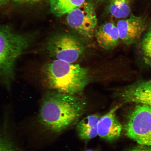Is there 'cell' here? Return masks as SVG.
Wrapping results in <instances>:
<instances>
[{
	"instance_id": "obj_1",
	"label": "cell",
	"mask_w": 151,
	"mask_h": 151,
	"mask_svg": "<svg viewBox=\"0 0 151 151\" xmlns=\"http://www.w3.org/2000/svg\"><path fill=\"white\" fill-rule=\"evenodd\" d=\"M86 107L84 100L76 96L50 92L41 104L37 122L44 131L60 134L77 124Z\"/></svg>"
},
{
	"instance_id": "obj_2",
	"label": "cell",
	"mask_w": 151,
	"mask_h": 151,
	"mask_svg": "<svg viewBox=\"0 0 151 151\" xmlns=\"http://www.w3.org/2000/svg\"><path fill=\"white\" fill-rule=\"evenodd\" d=\"M45 82L53 91L76 96L83 91L89 83V71L78 64L55 59L45 65Z\"/></svg>"
},
{
	"instance_id": "obj_3",
	"label": "cell",
	"mask_w": 151,
	"mask_h": 151,
	"mask_svg": "<svg viewBox=\"0 0 151 151\" xmlns=\"http://www.w3.org/2000/svg\"><path fill=\"white\" fill-rule=\"evenodd\" d=\"M31 38L0 26V73L12 76L17 59L31 43Z\"/></svg>"
},
{
	"instance_id": "obj_4",
	"label": "cell",
	"mask_w": 151,
	"mask_h": 151,
	"mask_svg": "<svg viewBox=\"0 0 151 151\" xmlns=\"http://www.w3.org/2000/svg\"><path fill=\"white\" fill-rule=\"evenodd\" d=\"M124 128L126 136L139 145L151 146V107L136 105L128 114Z\"/></svg>"
},
{
	"instance_id": "obj_5",
	"label": "cell",
	"mask_w": 151,
	"mask_h": 151,
	"mask_svg": "<svg viewBox=\"0 0 151 151\" xmlns=\"http://www.w3.org/2000/svg\"><path fill=\"white\" fill-rule=\"evenodd\" d=\"M47 50L55 59L74 63L84 53L85 47L75 36L68 33L52 37L47 45Z\"/></svg>"
},
{
	"instance_id": "obj_6",
	"label": "cell",
	"mask_w": 151,
	"mask_h": 151,
	"mask_svg": "<svg viewBox=\"0 0 151 151\" xmlns=\"http://www.w3.org/2000/svg\"><path fill=\"white\" fill-rule=\"evenodd\" d=\"M67 15L66 20L70 27L84 39L89 40L92 38L97 23L93 4L86 1Z\"/></svg>"
},
{
	"instance_id": "obj_7",
	"label": "cell",
	"mask_w": 151,
	"mask_h": 151,
	"mask_svg": "<svg viewBox=\"0 0 151 151\" xmlns=\"http://www.w3.org/2000/svg\"><path fill=\"white\" fill-rule=\"evenodd\" d=\"M118 96L125 103H134L151 107V80L137 81L123 88Z\"/></svg>"
},
{
	"instance_id": "obj_8",
	"label": "cell",
	"mask_w": 151,
	"mask_h": 151,
	"mask_svg": "<svg viewBox=\"0 0 151 151\" xmlns=\"http://www.w3.org/2000/svg\"><path fill=\"white\" fill-rule=\"evenodd\" d=\"M143 18L131 15L129 18L119 20L116 24L120 40L129 45L137 42L146 28Z\"/></svg>"
},
{
	"instance_id": "obj_9",
	"label": "cell",
	"mask_w": 151,
	"mask_h": 151,
	"mask_svg": "<svg viewBox=\"0 0 151 151\" xmlns=\"http://www.w3.org/2000/svg\"><path fill=\"white\" fill-rule=\"evenodd\" d=\"M121 106L116 105L100 116L98 124V135L104 140L113 142L119 138L122 126L117 117L116 112Z\"/></svg>"
},
{
	"instance_id": "obj_10",
	"label": "cell",
	"mask_w": 151,
	"mask_h": 151,
	"mask_svg": "<svg viewBox=\"0 0 151 151\" xmlns=\"http://www.w3.org/2000/svg\"><path fill=\"white\" fill-rule=\"evenodd\" d=\"M94 35L99 46L106 50H113L120 40L117 27L114 24L107 22L96 29Z\"/></svg>"
},
{
	"instance_id": "obj_11",
	"label": "cell",
	"mask_w": 151,
	"mask_h": 151,
	"mask_svg": "<svg viewBox=\"0 0 151 151\" xmlns=\"http://www.w3.org/2000/svg\"><path fill=\"white\" fill-rule=\"evenodd\" d=\"M100 117L98 114H92L77 123L76 130L79 137L81 140H89L97 136L98 124Z\"/></svg>"
},
{
	"instance_id": "obj_12",
	"label": "cell",
	"mask_w": 151,
	"mask_h": 151,
	"mask_svg": "<svg viewBox=\"0 0 151 151\" xmlns=\"http://www.w3.org/2000/svg\"><path fill=\"white\" fill-rule=\"evenodd\" d=\"M86 0H49L51 12L60 17L82 5Z\"/></svg>"
},
{
	"instance_id": "obj_13",
	"label": "cell",
	"mask_w": 151,
	"mask_h": 151,
	"mask_svg": "<svg viewBox=\"0 0 151 151\" xmlns=\"http://www.w3.org/2000/svg\"><path fill=\"white\" fill-rule=\"evenodd\" d=\"M132 2V0H109L107 11L115 18L127 17L131 12Z\"/></svg>"
},
{
	"instance_id": "obj_14",
	"label": "cell",
	"mask_w": 151,
	"mask_h": 151,
	"mask_svg": "<svg viewBox=\"0 0 151 151\" xmlns=\"http://www.w3.org/2000/svg\"><path fill=\"white\" fill-rule=\"evenodd\" d=\"M141 49L145 62L151 66V29L147 32L143 37Z\"/></svg>"
},
{
	"instance_id": "obj_15",
	"label": "cell",
	"mask_w": 151,
	"mask_h": 151,
	"mask_svg": "<svg viewBox=\"0 0 151 151\" xmlns=\"http://www.w3.org/2000/svg\"><path fill=\"white\" fill-rule=\"evenodd\" d=\"M0 151H16L14 143L6 134L0 135Z\"/></svg>"
},
{
	"instance_id": "obj_16",
	"label": "cell",
	"mask_w": 151,
	"mask_h": 151,
	"mask_svg": "<svg viewBox=\"0 0 151 151\" xmlns=\"http://www.w3.org/2000/svg\"><path fill=\"white\" fill-rule=\"evenodd\" d=\"M43 0H14V2L18 4H33L39 3Z\"/></svg>"
},
{
	"instance_id": "obj_17",
	"label": "cell",
	"mask_w": 151,
	"mask_h": 151,
	"mask_svg": "<svg viewBox=\"0 0 151 151\" xmlns=\"http://www.w3.org/2000/svg\"><path fill=\"white\" fill-rule=\"evenodd\" d=\"M127 151H151V146L139 145Z\"/></svg>"
},
{
	"instance_id": "obj_18",
	"label": "cell",
	"mask_w": 151,
	"mask_h": 151,
	"mask_svg": "<svg viewBox=\"0 0 151 151\" xmlns=\"http://www.w3.org/2000/svg\"><path fill=\"white\" fill-rule=\"evenodd\" d=\"M11 0H0V6L4 5L7 4Z\"/></svg>"
},
{
	"instance_id": "obj_19",
	"label": "cell",
	"mask_w": 151,
	"mask_h": 151,
	"mask_svg": "<svg viewBox=\"0 0 151 151\" xmlns=\"http://www.w3.org/2000/svg\"><path fill=\"white\" fill-rule=\"evenodd\" d=\"M98 2H103L106 1V0H96Z\"/></svg>"
},
{
	"instance_id": "obj_20",
	"label": "cell",
	"mask_w": 151,
	"mask_h": 151,
	"mask_svg": "<svg viewBox=\"0 0 151 151\" xmlns=\"http://www.w3.org/2000/svg\"><path fill=\"white\" fill-rule=\"evenodd\" d=\"M85 151H98L92 150H90V149H89V150H86Z\"/></svg>"
}]
</instances>
